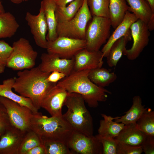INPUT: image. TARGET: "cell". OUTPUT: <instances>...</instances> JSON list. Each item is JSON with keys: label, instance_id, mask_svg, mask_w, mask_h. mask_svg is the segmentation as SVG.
<instances>
[{"label": "cell", "instance_id": "obj_1", "mask_svg": "<svg viewBox=\"0 0 154 154\" xmlns=\"http://www.w3.org/2000/svg\"><path fill=\"white\" fill-rule=\"evenodd\" d=\"M50 73L42 71L38 66L19 71L17 77H14L13 88L20 95L30 99L38 110L45 95L56 84L47 81Z\"/></svg>", "mask_w": 154, "mask_h": 154}, {"label": "cell", "instance_id": "obj_2", "mask_svg": "<svg viewBox=\"0 0 154 154\" xmlns=\"http://www.w3.org/2000/svg\"><path fill=\"white\" fill-rule=\"evenodd\" d=\"M90 70L72 71L69 75L58 82L56 85L64 88L68 93L81 95L89 107L96 108L99 102L106 101L108 94L112 93L91 81L88 76Z\"/></svg>", "mask_w": 154, "mask_h": 154}, {"label": "cell", "instance_id": "obj_3", "mask_svg": "<svg viewBox=\"0 0 154 154\" xmlns=\"http://www.w3.org/2000/svg\"><path fill=\"white\" fill-rule=\"evenodd\" d=\"M30 127L42 141L58 140L67 143L74 131L62 115L48 117L38 112L33 113Z\"/></svg>", "mask_w": 154, "mask_h": 154}, {"label": "cell", "instance_id": "obj_4", "mask_svg": "<svg viewBox=\"0 0 154 154\" xmlns=\"http://www.w3.org/2000/svg\"><path fill=\"white\" fill-rule=\"evenodd\" d=\"M84 102L81 95L68 92L64 104L67 110L62 116L74 131L92 136L94 133L93 119Z\"/></svg>", "mask_w": 154, "mask_h": 154}, {"label": "cell", "instance_id": "obj_5", "mask_svg": "<svg viewBox=\"0 0 154 154\" xmlns=\"http://www.w3.org/2000/svg\"><path fill=\"white\" fill-rule=\"evenodd\" d=\"M92 18L87 0H84L82 6L73 18L69 21L56 24L58 37L85 39L86 27Z\"/></svg>", "mask_w": 154, "mask_h": 154}, {"label": "cell", "instance_id": "obj_6", "mask_svg": "<svg viewBox=\"0 0 154 154\" xmlns=\"http://www.w3.org/2000/svg\"><path fill=\"white\" fill-rule=\"evenodd\" d=\"M13 50L6 66L14 70L30 69L34 67L38 56L29 41L21 37L13 43Z\"/></svg>", "mask_w": 154, "mask_h": 154}, {"label": "cell", "instance_id": "obj_7", "mask_svg": "<svg viewBox=\"0 0 154 154\" xmlns=\"http://www.w3.org/2000/svg\"><path fill=\"white\" fill-rule=\"evenodd\" d=\"M111 26L109 18L92 16L87 25L85 33V48L90 51L100 50L110 36Z\"/></svg>", "mask_w": 154, "mask_h": 154}, {"label": "cell", "instance_id": "obj_8", "mask_svg": "<svg viewBox=\"0 0 154 154\" xmlns=\"http://www.w3.org/2000/svg\"><path fill=\"white\" fill-rule=\"evenodd\" d=\"M0 104L5 109L12 126L24 133L31 129L30 119L33 113L30 109L1 96Z\"/></svg>", "mask_w": 154, "mask_h": 154}, {"label": "cell", "instance_id": "obj_9", "mask_svg": "<svg viewBox=\"0 0 154 154\" xmlns=\"http://www.w3.org/2000/svg\"><path fill=\"white\" fill-rule=\"evenodd\" d=\"M85 39H74L64 37H58L55 40L48 41L47 53L60 58L70 59L79 51L85 48Z\"/></svg>", "mask_w": 154, "mask_h": 154}, {"label": "cell", "instance_id": "obj_10", "mask_svg": "<svg viewBox=\"0 0 154 154\" xmlns=\"http://www.w3.org/2000/svg\"><path fill=\"white\" fill-rule=\"evenodd\" d=\"M130 29L133 44L130 49L125 50L123 55L128 59L132 60L137 58L148 45L150 33L147 24L139 19L132 24Z\"/></svg>", "mask_w": 154, "mask_h": 154}, {"label": "cell", "instance_id": "obj_11", "mask_svg": "<svg viewBox=\"0 0 154 154\" xmlns=\"http://www.w3.org/2000/svg\"><path fill=\"white\" fill-rule=\"evenodd\" d=\"M68 144L73 154H102V145L95 136H89L74 131Z\"/></svg>", "mask_w": 154, "mask_h": 154}, {"label": "cell", "instance_id": "obj_12", "mask_svg": "<svg viewBox=\"0 0 154 154\" xmlns=\"http://www.w3.org/2000/svg\"><path fill=\"white\" fill-rule=\"evenodd\" d=\"M25 19L36 45L46 49L48 44L46 37L48 28L42 9L40 8L39 13L36 15L27 12Z\"/></svg>", "mask_w": 154, "mask_h": 154}, {"label": "cell", "instance_id": "obj_13", "mask_svg": "<svg viewBox=\"0 0 154 154\" xmlns=\"http://www.w3.org/2000/svg\"><path fill=\"white\" fill-rule=\"evenodd\" d=\"M68 93L65 89L56 84L44 97L41 107L47 111L51 116H62V107Z\"/></svg>", "mask_w": 154, "mask_h": 154}, {"label": "cell", "instance_id": "obj_14", "mask_svg": "<svg viewBox=\"0 0 154 154\" xmlns=\"http://www.w3.org/2000/svg\"><path fill=\"white\" fill-rule=\"evenodd\" d=\"M40 59L41 62L38 66L43 72L51 73L57 71L64 73L67 76L73 70L74 57L70 59H63L54 54L44 53L42 54Z\"/></svg>", "mask_w": 154, "mask_h": 154}, {"label": "cell", "instance_id": "obj_15", "mask_svg": "<svg viewBox=\"0 0 154 154\" xmlns=\"http://www.w3.org/2000/svg\"><path fill=\"white\" fill-rule=\"evenodd\" d=\"M103 54L100 50L90 51L85 48L78 52L74 57L73 71L91 70L102 67L104 62Z\"/></svg>", "mask_w": 154, "mask_h": 154}, {"label": "cell", "instance_id": "obj_16", "mask_svg": "<svg viewBox=\"0 0 154 154\" xmlns=\"http://www.w3.org/2000/svg\"><path fill=\"white\" fill-rule=\"evenodd\" d=\"M25 133L12 125L0 137V154H18Z\"/></svg>", "mask_w": 154, "mask_h": 154}, {"label": "cell", "instance_id": "obj_17", "mask_svg": "<svg viewBox=\"0 0 154 154\" xmlns=\"http://www.w3.org/2000/svg\"><path fill=\"white\" fill-rule=\"evenodd\" d=\"M138 19L133 13L127 11L123 20L115 29L102 49L104 57H107L111 47L116 41L130 31L131 25Z\"/></svg>", "mask_w": 154, "mask_h": 154}, {"label": "cell", "instance_id": "obj_18", "mask_svg": "<svg viewBox=\"0 0 154 154\" xmlns=\"http://www.w3.org/2000/svg\"><path fill=\"white\" fill-rule=\"evenodd\" d=\"M146 135L137 128L136 123H132L125 125L123 129L115 138L118 143L141 145Z\"/></svg>", "mask_w": 154, "mask_h": 154}, {"label": "cell", "instance_id": "obj_19", "mask_svg": "<svg viewBox=\"0 0 154 154\" xmlns=\"http://www.w3.org/2000/svg\"><path fill=\"white\" fill-rule=\"evenodd\" d=\"M14 82V78H11L4 80L0 84V96L13 101L20 105L26 107L30 109L33 113L38 112L37 110L29 98L14 92L12 89Z\"/></svg>", "mask_w": 154, "mask_h": 154}, {"label": "cell", "instance_id": "obj_20", "mask_svg": "<svg viewBox=\"0 0 154 154\" xmlns=\"http://www.w3.org/2000/svg\"><path fill=\"white\" fill-rule=\"evenodd\" d=\"M56 7L55 0H42L40 3V7L43 11L48 26L46 37L48 41H52L58 37L56 32L55 16Z\"/></svg>", "mask_w": 154, "mask_h": 154}, {"label": "cell", "instance_id": "obj_21", "mask_svg": "<svg viewBox=\"0 0 154 154\" xmlns=\"http://www.w3.org/2000/svg\"><path fill=\"white\" fill-rule=\"evenodd\" d=\"M147 108L143 105L141 98L139 96H135L132 99V104L129 110L121 117L117 116L114 121L124 125L136 123Z\"/></svg>", "mask_w": 154, "mask_h": 154}, {"label": "cell", "instance_id": "obj_22", "mask_svg": "<svg viewBox=\"0 0 154 154\" xmlns=\"http://www.w3.org/2000/svg\"><path fill=\"white\" fill-rule=\"evenodd\" d=\"M131 31L116 41L112 45L107 58V62L109 66L115 67L123 55L128 41L131 40Z\"/></svg>", "mask_w": 154, "mask_h": 154}, {"label": "cell", "instance_id": "obj_23", "mask_svg": "<svg viewBox=\"0 0 154 154\" xmlns=\"http://www.w3.org/2000/svg\"><path fill=\"white\" fill-rule=\"evenodd\" d=\"M101 115L103 119L100 121L98 134L102 136L115 138L123 129L125 125L114 121L116 117H113L104 114H101Z\"/></svg>", "mask_w": 154, "mask_h": 154}, {"label": "cell", "instance_id": "obj_24", "mask_svg": "<svg viewBox=\"0 0 154 154\" xmlns=\"http://www.w3.org/2000/svg\"><path fill=\"white\" fill-rule=\"evenodd\" d=\"M128 8L126 0H109V18L114 29L123 20Z\"/></svg>", "mask_w": 154, "mask_h": 154}, {"label": "cell", "instance_id": "obj_25", "mask_svg": "<svg viewBox=\"0 0 154 154\" xmlns=\"http://www.w3.org/2000/svg\"><path fill=\"white\" fill-rule=\"evenodd\" d=\"M88 76L93 83L104 88L114 82L117 78L114 72H110L108 70L102 67L90 70Z\"/></svg>", "mask_w": 154, "mask_h": 154}, {"label": "cell", "instance_id": "obj_26", "mask_svg": "<svg viewBox=\"0 0 154 154\" xmlns=\"http://www.w3.org/2000/svg\"><path fill=\"white\" fill-rule=\"evenodd\" d=\"M126 0L129 5L128 11L147 24L154 14L148 3L145 0Z\"/></svg>", "mask_w": 154, "mask_h": 154}, {"label": "cell", "instance_id": "obj_27", "mask_svg": "<svg viewBox=\"0 0 154 154\" xmlns=\"http://www.w3.org/2000/svg\"><path fill=\"white\" fill-rule=\"evenodd\" d=\"M19 27L15 17L11 13H0V38H11Z\"/></svg>", "mask_w": 154, "mask_h": 154}, {"label": "cell", "instance_id": "obj_28", "mask_svg": "<svg viewBox=\"0 0 154 154\" xmlns=\"http://www.w3.org/2000/svg\"><path fill=\"white\" fill-rule=\"evenodd\" d=\"M84 0H75L64 7L56 5L55 16L56 24L68 21L73 18L82 6Z\"/></svg>", "mask_w": 154, "mask_h": 154}, {"label": "cell", "instance_id": "obj_29", "mask_svg": "<svg viewBox=\"0 0 154 154\" xmlns=\"http://www.w3.org/2000/svg\"><path fill=\"white\" fill-rule=\"evenodd\" d=\"M137 128L146 135L154 136V112L147 108L136 122Z\"/></svg>", "mask_w": 154, "mask_h": 154}, {"label": "cell", "instance_id": "obj_30", "mask_svg": "<svg viewBox=\"0 0 154 154\" xmlns=\"http://www.w3.org/2000/svg\"><path fill=\"white\" fill-rule=\"evenodd\" d=\"M43 144L42 141L38 135L30 129L25 133L20 144L18 154H25L34 147Z\"/></svg>", "mask_w": 154, "mask_h": 154}, {"label": "cell", "instance_id": "obj_31", "mask_svg": "<svg viewBox=\"0 0 154 154\" xmlns=\"http://www.w3.org/2000/svg\"><path fill=\"white\" fill-rule=\"evenodd\" d=\"M46 154H73L67 143L58 140L42 141Z\"/></svg>", "mask_w": 154, "mask_h": 154}, {"label": "cell", "instance_id": "obj_32", "mask_svg": "<svg viewBox=\"0 0 154 154\" xmlns=\"http://www.w3.org/2000/svg\"><path fill=\"white\" fill-rule=\"evenodd\" d=\"M92 16L109 18V0H87Z\"/></svg>", "mask_w": 154, "mask_h": 154}, {"label": "cell", "instance_id": "obj_33", "mask_svg": "<svg viewBox=\"0 0 154 154\" xmlns=\"http://www.w3.org/2000/svg\"><path fill=\"white\" fill-rule=\"evenodd\" d=\"M102 144L103 154H116L118 143L115 138L102 136L98 134L95 136Z\"/></svg>", "mask_w": 154, "mask_h": 154}, {"label": "cell", "instance_id": "obj_34", "mask_svg": "<svg viewBox=\"0 0 154 154\" xmlns=\"http://www.w3.org/2000/svg\"><path fill=\"white\" fill-rule=\"evenodd\" d=\"M143 152L141 145H133L118 143L116 154H141Z\"/></svg>", "mask_w": 154, "mask_h": 154}, {"label": "cell", "instance_id": "obj_35", "mask_svg": "<svg viewBox=\"0 0 154 154\" xmlns=\"http://www.w3.org/2000/svg\"><path fill=\"white\" fill-rule=\"evenodd\" d=\"M13 50V47L3 40H0V63L5 64Z\"/></svg>", "mask_w": 154, "mask_h": 154}, {"label": "cell", "instance_id": "obj_36", "mask_svg": "<svg viewBox=\"0 0 154 154\" xmlns=\"http://www.w3.org/2000/svg\"><path fill=\"white\" fill-rule=\"evenodd\" d=\"M12 125L4 107L0 106V137Z\"/></svg>", "mask_w": 154, "mask_h": 154}, {"label": "cell", "instance_id": "obj_37", "mask_svg": "<svg viewBox=\"0 0 154 154\" xmlns=\"http://www.w3.org/2000/svg\"><path fill=\"white\" fill-rule=\"evenodd\" d=\"M141 146L145 154H154V136L146 135Z\"/></svg>", "mask_w": 154, "mask_h": 154}, {"label": "cell", "instance_id": "obj_38", "mask_svg": "<svg viewBox=\"0 0 154 154\" xmlns=\"http://www.w3.org/2000/svg\"><path fill=\"white\" fill-rule=\"evenodd\" d=\"M66 76L63 73L54 71L50 73L47 78V80L49 82L56 84Z\"/></svg>", "mask_w": 154, "mask_h": 154}, {"label": "cell", "instance_id": "obj_39", "mask_svg": "<svg viewBox=\"0 0 154 154\" xmlns=\"http://www.w3.org/2000/svg\"><path fill=\"white\" fill-rule=\"evenodd\" d=\"M25 154H46L43 144L37 145L28 151Z\"/></svg>", "mask_w": 154, "mask_h": 154}, {"label": "cell", "instance_id": "obj_40", "mask_svg": "<svg viewBox=\"0 0 154 154\" xmlns=\"http://www.w3.org/2000/svg\"><path fill=\"white\" fill-rule=\"evenodd\" d=\"M75 0H55V2L57 6L60 7L66 6L68 4Z\"/></svg>", "mask_w": 154, "mask_h": 154}, {"label": "cell", "instance_id": "obj_41", "mask_svg": "<svg viewBox=\"0 0 154 154\" xmlns=\"http://www.w3.org/2000/svg\"><path fill=\"white\" fill-rule=\"evenodd\" d=\"M149 31H153L154 29V14H153L147 24Z\"/></svg>", "mask_w": 154, "mask_h": 154}, {"label": "cell", "instance_id": "obj_42", "mask_svg": "<svg viewBox=\"0 0 154 154\" xmlns=\"http://www.w3.org/2000/svg\"><path fill=\"white\" fill-rule=\"evenodd\" d=\"M149 4L153 12H154V0H145Z\"/></svg>", "mask_w": 154, "mask_h": 154}, {"label": "cell", "instance_id": "obj_43", "mask_svg": "<svg viewBox=\"0 0 154 154\" xmlns=\"http://www.w3.org/2000/svg\"><path fill=\"white\" fill-rule=\"evenodd\" d=\"M12 2L16 4H19L23 1H27L30 0H9Z\"/></svg>", "mask_w": 154, "mask_h": 154}, {"label": "cell", "instance_id": "obj_44", "mask_svg": "<svg viewBox=\"0 0 154 154\" xmlns=\"http://www.w3.org/2000/svg\"><path fill=\"white\" fill-rule=\"evenodd\" d=\"M5 66V64L0 63V74L4 72Z\"/></svg>", "mask_w": 154, "mask_h": 154}, {"label": "cell", "instance_id": "obj_45", "mask_svg": "<svg viewBox=\"0 0 154 154\" xmlns=\"http://www.w3.org/2000/svg\"><path fill=\"white\" fill-rule=\"evenodd\" d=\"M5 12L4 7L2 4L0 0V13H3Z\"/></svg>", "mask_w": 154, "mask_h": 154}, {"label": "cell", "instance_id": "obj_46", "mask_svg": "<svg viewBox=\"0 0 154 154\" xmlns=\"http://www.w3.org/2000/svg\"><path fill=\"white\" fill-rule=\"evenodd\" d=\"M0 105H1V104H0Z\"/></svg>", "mask_w": 154, "mask_h": 154}]
</instances>
